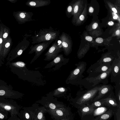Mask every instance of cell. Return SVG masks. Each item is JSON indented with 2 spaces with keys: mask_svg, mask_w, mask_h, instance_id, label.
<instances>
[{
  "mask_svg": "<svg viewBox=\"0 0 120 120\" xmlns=\"http://www.w3.org/2000/svg\"><path fill=\"white\" fill-rule=\"evenodd\" d=\"M58 31L54 30L51 26L48 28H43L32 37V44L39 43L43 41L58 39L60 35Z\"/></svg>",
  "mask_w": 120,
  "mask_h": 120,
  "instance_id": "1",
  "label": "cell"
},
{
  "mask_svg": "<svg viewBox=\"0 0 120 120\" xmlns=\"http://www.w3.org/2000/svg\"><path fill=\"white\" fill-rule=\"evenodd\" d=\"M112 67H110L105 72L101 73L94 77H86L83 79L77 85H81L85 87L88 86L92 88L100 83L107 84L108 82V78L109 76Z\"/></svg>",
  "mask_w": 120,
  "mask_h": 120,
  "instance_id": "2",
  "label": "cell"
},
{
  "mask_svg": "<svg viewBox=\"0 0 120 120\" xmlns=\"http://www.w3.org/2000/svg\"><path fill=\"white\" fill-rule=\"evenodd\" d=\"M102 85L99 84L92 88L76 99L75 103L76 108H77L84 105L90 104L92 102L93 99L97 95Z\"/></svg>",
  "mask_w": 120,
  "mask_h": 120,
  "instance_id": "3",
  "label": "cell"
},
{
  "mask_svg": "<svg viewBox=\"0 0 120 120\" xmlns=\"http://www.w3.org/2000/svg\"><path fill=\"white\" fill-rule=\"evenodd\" d=\"M53 41V40L45 41L35 44L34 45H32L30 47V50L28 54H31L35 52V55L31 61L30 64H32L37 60Z\"/></svg>",
  "mask_w": 120,
  "mask_h": 120,
  "instance_id": "4",
  "label": "cell"
},
{
  "mask_svg": "<svg viewBox=\"0 0 120 120\" xmlns=\"http://www.w3.org/2000/svg\"><path fill=\"white\" fill-rule=\"evenodd\" d=\"M63 51V49L61 41L57 39L55 40L44 55L45 56L44 60L49 61L53 60Z\"/></svg>",
  "mask_w": 120,
  "mask_h": 120,
  "instance_id": "5",
  "label": "cell"
},
{
  "mask_svg": "<svg viewBox=\"0 0 120 120\" xmlns=\"http://www.w3.org/2000/svg\"><path fill=\"white\" fill-rule=\"evenodd\" d=\"M78 112L81 120H93V115L95 109L89 104L82 105L78 108Z\"/></svg>",
  "mask_w": 120,
  "mask_h": 120,
  "instance_id": "6",
  "label": "cell"
},
{
  "mask_svg": "<svg viewBox=\"0 0 120 120\" xmlns=\"http://www.w3.org/2000/svg\"><path fill=\"white\" fill-rule=\"evenodd\" d=\"M33 15L32 12L24 11H14L13 13V16L19 24L34 20L32 19Z\"/></svg>",
  "mask_w": 120,
  "mask_h": 120,
  "instance_id": "7",
  "label": "cell"
},
{
  "mask_svg": "<svg viewBox=\"0 0 120 120\" xmlns=\"http://www.w3.org/2000/svg\"><path fill=\"white\" fill-rule=\"evenodd\" d=\"M85 71L84 66H80L74 70L71 73L68 80L74 85H77L84 76L83 75Z\"/></svg>",
  "mask_w": 120,
  "mask_h": 120,
  "instance_id": "8",
  "label": "cell"
},
{
  "mask_svg": "<svg viewBox=\"0 0 120 120\" xmlns=\"http://www.w3.org/2000/svg\"><path fill=\"white\" fill-rule=\"evenodd\" d=\"M87 0H74L72 22L75 23L82 13Z\"/></svg>",
  "mask_w": 120,
  "mask_h": 120,
  "instance_id": "9",
  "label": "cell"
},
{
  "mask_svg": "<svg viewBox=\"0 0 120 120\" xmlns=\"http://www.w3.org/2000/svg\"><path fill=\"white\" fill-rule=\"evenodd\" d=\"M113 86L111 84L102 85L92 102L107 98L113 91Z\"/></svg>",
  "mask_w": 120,
  "mask_h": 120,
  "instance_id": "10",
  "label": "cell"
},
{
  "mask_svg": "<svg viewBox=\"0 0 120 120\" xmlns=\"http://www.w3.org/2000/svg\"><path fill=\"white\" fill-rule=\"evenodd\" d=\"M101 100L104 106L107 107L109 109H112L114 112L119 108H120V105H119L116 101L113 91L107 98Z\"/></svg>",
  "mask_w": 120,
  "mask_h": 120,
  "instance_id": "11",
  "label": "cell"
},
{
  "mask_svg": "<svg viewBox=\"0 0 120 120\" xmlns=\"http://www.w3.org/2000/svg\"><path fill=\"white\" fill-rule=\"evenodd\" d=\"M58 39L61 42L64 54L68 55L70 52L71 47L70 40L68 35L64 32H63L59 35Z\"/></svg>",
  "mask_w": 120,
  "mask_h": 120,
  "instance_id": "12",
  "label": "cell"
},
{
  "mask_svg": "<svg viewBox=\"0 0 120 120\" xmlns=\"http://www.w3.org/2000/svg\"><path fill=\"white\" fill-rule=\"evenodd\" d=\"M68 60L64 58L63 55L59 54L52 61L47 64L45 68H49L55 66V68H58L66 64L68 62Z\"/></svg>",
  "mask_w": 120,
  "mask_h": 120,
  "instance_id": "13",
  "label": "cell"
},
{
  "mask_svg": "<svg viewBox=\"0 0 120 120\" xmlns=\"http://www.w3.org/2000/svg\"><path fill=\"white\" fill-rule=\"evenodd\" d=\"M99 11V4L97 0H91L90 3L87 4V13L90 16L98 15Z\"/></svg>",
  "mask_w": 120,
  "mask_h": 120,
  "instance_id": "14",
  "label": "cell"
},
{
  "mask_svg": "<svg viewBox=\"0 0 120 120\" xmlns=\"http://www.w3.org/2000/svg\"><path fill=\"white\" fill-rule=\"evenodd\" d=\"M50 0H28L26 3V5L32 8H39L49 5Z\"/></svg>",
  "mask_w": 120,
  "mask_h": 120,
  "instance_id": "15",
  "label": "cell"
},
{
  "mask_svg": "<svg viewBox=\"0 0 120 120\" xmlns=\"http://www.w3.org/2000/svg\"><path fill=\"white\" fill-rule=\"evenodd\" d=\"M114 111L109 109L102 114L95 118L94 120H109L113 116Z\"/></svg>",
  "mask_w": 120,
  "mask_h": 120,
  "instance_id": "16",
  "label": "cell"
},
{
  "mask_svg": "<svg viewBox=\"0 0 120 120\" xmlns=\"http://www.w3.org/2000/svg\"><path fill=\"white\" fill-rule=\"evenodd\" d=\"M87 4L88 2L87 0L85 4L83 10L75 22L77 24H80L84 22L87 18L88 14L87 11Z\"/></svg>",
  "mask_w": 120,
  "mask_h": 120,
  "instance_id": "17",
  "label": "cell"
},
{
  "mask_svg": "<svg viewBox=\"0 0 120 120\" xmlns=\"http://www.w3.org/2000/svg\"><path fill=\"white\" fill-rule=\"evenodd\" d=\"M109 109L107 107L104 106L98 107L96 109L93 115V120L94 119L95 116H98L102 114Z\"/></svg>",
  "mask_w": 120,
  "mask_h": 120,
  "instance_id": "18",
  "label": "cell"
},
{
  "mask_svg": "<svg viewBox=\"0 0 120 120\" xmlns=\"http://www.w3.org/2000/svg\"><path fill=\"white\" fill-rule=\"evenodd\" d=\"M108 10V15L106 17L108 18L109 20H117L120 22V16L114 12L109 9L106 7Z\"/></svg>",
  "mask_w": 120,
  "mask_h": 120,
  "instance_id": "19",
  "label": "cell"
},
{
  "mask_svg": "<svg viewBox=\"0 0 120 120\" xmlns=\"http://www.w3.org/2000/svg\"><path fill=\"white\" fill-rule=\"evenodd\" d=\"M104 0L105 7L108 8L112 11L120 16V14L118 13L114 4L110 0Z\"/></svg>",
  "mask_w": 120,
  "mask_h": 120,
  "instance_id": "20",
  "label": "cell"
},
{
  "mask_svg": "<svg viewBox=\"0 0 120 120\" xmlns=\"http://www.w3.org/2000/svg\"><path fill=\"white\" fill-rule=\"evenodd\" d=\"M74 0L70 2L66 7L65 13L67 16L69 18H71L72 15Z\"/></svg>",
  "mask_w": 120,
  "mask_h": 120,
  "instance_id": "21",
  "label": "cell"
},
{
  "mask_svg": "<svg viewBox=\"0 0 120 120\" xmlns=\"http://www.w3.org/2000/svg\"><path fill=\"white\" fill-rule=\"evenodd\" d=\"M115 84L114 86L115 90V96L117 103L120 105V82Z\"/></svg>",
  "mask_w": 120,
  "mask_h": 120,
  "instance_id": "22",
  "label": "cell"
},
{
  "mask_svg": "<svg viewBox=\"0 0 120 120\" xmlns=\"http://www.w3.org/2000/svg\"><path fill=\"white\" fill-rule=\"evenodd\" d=\"M89 105L95 109L98 107L104 106L101 99L93 102L92 103L89 104Z\"/></svg>",
  "mask_w": 120,
  "mask_h": 120,
  "instance_id": "23",
  "label": "cell"
},
{
  "mask_svg": "<svg viewBox=\"0 0 120 120\" xmlns=\"http://www.w3.org/2000/svg\"><path fill=\"white\" fill-rule=\"evenodd\" d=\"M113 116L115 120H120V108L114 112Z\"/></svg>",
  "mask_w": 120,
  "mask_h": 120,
  "instance_id": "24",
  "label": "cell"
},
{
  "mask_svg": "<svg viewBox=\"0 0 120 120\" xmlns=\"http://www.w3.org/2000/svg\"><path fill=\"white\" fill-rule=\"evenodd\" d=\"M1 31L0 34V56L1 55V52L2 48V43L3 42V28L2 26H1Z\"/></svg>",
  "mask_w": 120,
  "mask_h": 120,
  "instance_id": "25",
  "label": "cell"
},
{
  "mask_svg": "<svg viewBox=\"0 0 120 120\" xmlns=\"http://www.w3.org/2000/svg\"><path fill=\"white\" fill-rule=\"evenodd\" d=\"M10 45V42L9 41H6L4 44L2 46L3 48H4V53L3 55L4 54H6V49H7L8 48H9Z\"/></svg>",
  "mask_w": 120,
  "mask_h": 120,
  "instance_id": "26",
  "label": "cell"
},
{
  "mask_svg": "<svg viewBox=\"0 0 120 120\" xmlns=\"http://www.w3.org/2000/svg\"><path fill=\"white\" fill-rule=\"evenodd\" d=\"M15 64L21 67H24L25 65V64L23 62L21 61H18L16 62Z\"/></svg>",
  "mask_w": 120,
  "mask_h": 120,
  "instance_id": "27",
  "label": "cell"
},
{
  "mask_svg": "<svg viewBox=\"0 0 120 120\" xmlns=\"http://www.w3.org/2000/svg\"><path fill=\"white\" fill-rule=\"evenodd\" d=\"M56 114L58 116H61L63 115L64 113L63 112L60 110H58L56 111Z\"/></svg>",
  "mask_w": 120,
  "mask_h": 120,
  "instance_id": "28",
  "label": "cell"
},
{
  "mask_svg": "<svg viewBox=\"0 0 120 120\" xmlns=\"http://www.w3.org/2000/svg\"><path fill=\"white\" fill-rule=\"evenodd\" d=\"M96 42L98 43H102L103 41V39L101 38H98L96 40Z\"/></svg>",
  "mask_w": 120,
  "mask_h": 120,
  "instance_id": "29",
  "label": "cell"
},
{
  "mask_svg": "<svg viewBox=\"0 0 120 120\" xmlns=\"http://www.w3.org/2000/svg\"><path fill=\"white\" fill-rule=\"evenodd\" d=\"M113 4L115 5L120 6V0H114Z\"/></svg>",
  "mask_w": 120,
  "mask_h": 120,
  "instance_id": "30",
  "label": "cell"
},
{
  "mask_svg": "<svg viewBox=\"0 0 120 120\" xmlns=\"http://www.w3.org/2000/svg\"><path fill=\"white\" fill-rule=\"evenodd\" d=\"M49 107L50 108L52 109H55L56 106L53 104L51 103L49 105Z\"/></svg>",
  "mask_w": 120,
  "mask_h": 120,
  "instance_id": "31",
  "label": "cell"
},
{
  "mask_svg": "<svg viewBox=\"0 0 120 120\" xmlns=\"http://www.w3.org/2000/svg\"><path fill=\"white\" fill-rule=\"evenodd\" d=\"M85 39L89 41H91L92 40V38L90 36H86L85 38Z\"/></svg>",
  "mask_w": 120,
  "mask_h": 120,
  "instance_id": "32",
  "label": "cell"
},
{
  "mask_svg": "<svg viewBox=\"0 0 120 120\" xmlns=\"http://www.w3.org/2000/svg\"><path fill=\"white\" fill-rule=\"evenodd\" d=\"M114 24V22L110 20L108 21V24L109 26H112Z\"/></svg>",
  "mask_w": 120,
  "mask_h": 120,
  "instance_id": "33",
  "label": "cell"
},
{
  "mask_svg": "<svg viewBox=\"0 0 120 120\" xmlns=\"http://www.w3.org/2000/svg\"><path fill=\"white\" fill-rule=\"evenodd\" d=\"M111 59L109 57L105 58L103 60V61L106 62H109L111 61Z\"/></svg>",
  "mask_w": 120,
  "mask_h": 120,
  "instance_id": "34",
  "label": "cell"
},
{
  "mask_svg": "<svg viewBox=\"0 0 120 120\" xmlns=\"http://www.w3.org/2000/svg\"><path fill=\"white\" fill-rule=\"evenodd\" d=\"M43 116V114L42 112H40L39 113L38 115V118L39 119H41Z\"/></svg>",
  "mask_w": 120,
  "mask_h": 120,
  "instance_id": "35",
  "label": "cell"
},
{
  "mask_svg": "<svg viewBox=\"0 0 120 120\" xmlns=\"http://www.w3.org/2000/svg\"><path fill=\"white\" fill-rule=\"evenodd\" d=\"M24 51L22 49H20L18 51L17 53V54L18 56L21 55L22 53Z\"/></svg>",
  "mask_w": 120,
  "mask_h": 120,
  "instance_id": "36",
  "label": "cell"
},
{
  "mask_svg": "<svg viewBox=\"0 0 120 120\" xmlns=\"http://www.w3.org/2000/svg\"><path fill=\"white\" fill-rule=\"evenodd\" d=\"M57 90L61 92H64L65 90V89L63 87L58 88Z\"/></svg>",
  "mask_w": 120,
  "mask_h": 120,
  "instance_id": "37",
  "label": "cell"
},
{
  "mask_svg": "<svg viewBox=\"0 0 120 120\" xmlns=\"http://www.w3.org/2000/svg\"><path fill=\"white\" fill-rule=\"evenodd\" d=\"M4 109L7 110H10L11 109V107L10 106L6 105L4 106Z\"/></svg>",
  "mask_w": 120,
  "mask_h": 120,
  "instance_id": "38",
  "label": "cell"
},
{
  "mask_svg": "<svg viewBox=\"0 0 120 120\" xmlns=\"http://www.w3.org/2000/svg\"><path fill=\"white\" fill-rule=\"evenodd\" d=\"M5 92L3 90H0V95H3L5 94Z\"/></svg>",
  "mask_w": 120,
  "mask_h": 120,
  "instance_id": "39",
  "label": "cell"
},
{
  "mask_svg": "<svg viewBox=\"0 0 120 120\" xmlns=\"http://www.w3.org/2000/svg\"><path fill=\"white\" fill-rule=\"evenodd\" d=\"M12 3H15L17 2L19 0H7Z\"/></svg>",
  "mask_w": 120,
  "mask_h": 120,
  "instance_id": "40",
  "label": "cell"
},
{
  "mask_svg": "<svg viewBox=\"0 0 120 120\" xmlns=\"http://www.w3.org/2000/svg\"><path fill=\"white\" fill-rule=\"evenodd\" d=\"M25 117L27 119H29L30 117L29 114L28 113H26L25 114Z\"/></svg>",
  "mask_w": 120,
  "mask_h": 120,
  "instance_id": "41",
  "label": "cell"
},
{
  "mask_svg": "<svg viewBox=\"0 0 120 120\" xmlns=\"http://www.w3.org/2000/svg\"><path fill=\"white\" fill-rule=\"evenodd\" d=\"M116 34L117 35H119L120 34V30H117L116 31Z\"/></svg>",
  "mask_w": 120,
  "mask_h": 120,
  "instance_id": "42",
  "label": "cell"
},
{
  "mask_svg": "<svg viewBox=\"0 0 120 120\" xmlns=\"http://www.w3.org/2000/svg\"><path fill=\"white\" fill-rule=\"evenodd\" d=\"M4 116L1 113H0V118L3 119L4 118Z\"/></svg>",
  "mask_w": 120,
  "mask_h": 120,
  "instance_id": "43",
  "label": "cell"
}]
</instances>
